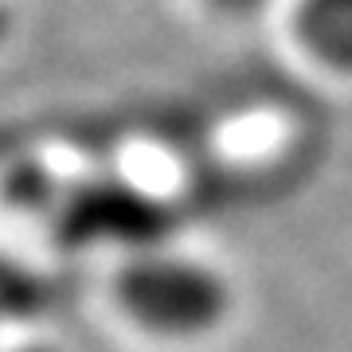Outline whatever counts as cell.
Masks as SVG:
<instances>
[{
    "label": "cell",
    "mask_w": 352,
    "mask_h": 352,
    "mask_svg": "<svg viewBox=\"0 0 352 352\" xmlns=\"http://www.w3.org/2000/svg\"><path fill=\"white\" fill-rule=\"evenodd\" d=\"M122 314L161 340L212 337L231 314V286L215 266L176 251H145L113 282Z\"/></svg>",
    "instance_id": "obj_1"
},
{
    "label": "cell",
    "mask_w": 352,
    "mask_h": 352,
    "mask_svg": "<svg viewBox=\"0 0 352 352\" xmlns=\"http://www.w3.org/2000/svg\"><path fill=\"white\" fill-rule=\"evenodd\" d=\"M298 28L321 63L352 75V0H305Z\"/></svg>",
    "instance_id": "obj_2"
},
{
    "label": "cell",
    "mask_w": 352,
    "mask_h": 352,
    "mask_svg": "<svg viewBox=\"0 0 352 352\" xmlns=\"http://www.w3.org/2000/svg\"><path fill=\"white\" fill-rule=\"evenodd\" d=\"M8 32H12V4H8V0H0V43L8 39Z\"/></svg>",
    "instance_id": "obj_3"
},
{
    "label": "cell",
    "mask_w": 352,
    "mask_h": 352,
    "mask_svg": "<svg viewBox=\"0 0 352 352\" xmlns=\"http://www.w3.org/2000/svg\"><path fill=\"white\" fill-rule=\"evenodd\" d=\"M227 4H254V0H227Z\"/></svg>",
    "instance_id": "obj_4"
}]
</instances>
